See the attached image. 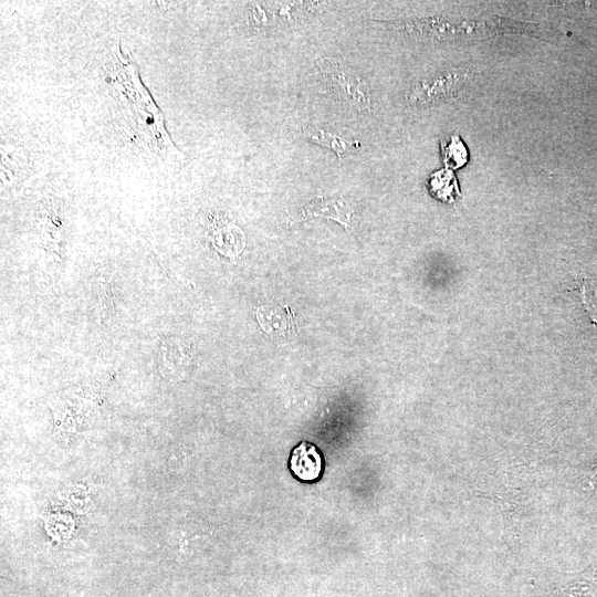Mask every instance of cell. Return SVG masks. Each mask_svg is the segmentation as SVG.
Wrapping results in <instances>:
<instances>
[{
  "label": "cell",
  "instance_id": "7a4b0ae2",
  "mask_svg": "<svg viewBox=\"0 0 597 597\" xmlns=\"http://www.w3.org/2000/svg\"><path fill=\"white\" fill-rule=\"evenodd\" d=\"M323 458L316 446L308 441L297 444L290 457V470L295 478L303 482H313L321 478Z\"/></svg>",
  "mask_w": 597,
  "mask_h": 597
},
{
  "label": "cell",
  "instance_id": "5b68a950",
  "mask_svg": "<svg viewBox=\"0 0 597 597\" xmlns=\"http://www.w3.org/2000/svg\"><path fill=\"white\" fill-rule=\"evenodd\" d=\"M216 248L224 251H239L243 247V233L234 224H223L213 233Z\"/></svg>",
  "mask_w": 597,
  "mask_h": 597
},
{
  "label": "cell",
  "instance_id": "8992f818",
  "mask_svg": "<svg viewBox=\"0 0 597 597\" xmlns=\"http://www.w3.org/2000/svg\"><path fill=\"white\" fill-rule=\"evenodd\" d=\"M444 160L452 168L462 167L468 160V151L458 136H451L443 145Z\"/></svg>",
  "mask_w": 597,
  "mask_h": 597
},
{
  "label": "cell",
  "instance_id": "3957f363",
  "mask_svg": "<svg viewBox=\"0 0 597 597\" xmlns=\"http://www.w3.org/2000/svg\"><path fill=\"white\" fill-rule=\"evenodd\" d=\"M460 80L458 74L441 75L431 81H422L411 91L413 102H429L448 95L444 90L453 92Z\"/></svg>",
  "mask_w": 597,
  "mask_h": 597
},
{
  "label": "cell",
  "instance_id": "277c9868",
  "mask_svg": "<svg viewBox=\"0 0 597 597\" xmlns=\"http://www.w3.org/2000/svg\"><path fill=\"white\" fill-rule=\"evenodd\" d=\"M302 135L317 145L334 150L338 157L350 150V148L358 146L357 142L347 140L311 124H306L302 127Z\"/></svg>",
  "mask_w": 597,
  "mask_h": 597
},
{
  "label": "cell",
  "instance_id": "ba28073f",
  "mask_svg": "<svg viewBox=\"0 0 597 597\" xmlns=\"http://www.w3.org/2000/svg\"><path fill=\"white\" fill-rule=\"evenodd\" d=\"M580 292L584 308L593 324L597 326V290L584 282Z\"/></svg>",
  "mask_w": 597,
  "mask_h": 597
},
{
  "label": "cell",
  "instance_id": "6da1fadb",
  "mask_svg": "<svg viewBox=\"0 0 597 597\" xmlns=\"http://www.w3.org/2000/svg\"><path fill=\"white\" fill-rule=\"evenodd\" d=\"M336 97L357 112H370L371 93L368 82L344 61L322 56L316 60Z\"/></svg>",
  "mask_w": 597,
  "mask_h": 597
},
{
  "label": "cell",
  "instance_id": "52a82bcc",
  "mask_svg": "<svg viewBox=\"0 0 597 597\" xmlns=\"http://www.w3.org/2000/svg\"><path fill=\"white\" fill-rule=\"evenodd\" d=\"M307 211L314 214H324L325 212L333 211L341 222L346 223L344 218H346V216L348 214L349 209L345 207V203L343 200H339V201L327 200V201H320L316 203L314 202L307 208Z\"/></svg>",
  "mask_w": 597,
  "mask_h": 597
}]
</instances>
